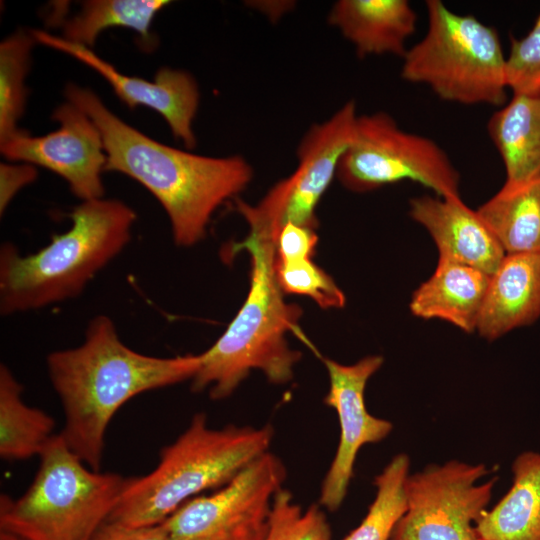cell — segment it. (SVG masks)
Returning a JSON list of instances; mask_svg holds the SVG:
<instances>
[{"instance_id":"6da1fadb","label":"cell","mask_w":540,"mask_h":540,"mask_svg":"<svg viewBox=\"0 0 540 540\" xmlns=\"http://www.w3.org/2000/svg\"><path fill=\"white\" fill-rule=\"evenodd\" d=\"M200 363V355L139 353L122 342L109 316L93 317L80 345L46 359L64 411L61 436L89 468L100 471L105 434L121 406L138 394L192 380Z\"/></svg>"},{"instance_id":"7a4b0ae2","label":"cell","mask_w":540,"mask_h":540,"mask_svg":"<svg viewBox=\"0 0 540 540\" xmlns=\"http://www.w3.org/2000/svg\"><path fill=\"white\" fill-rule=\"evenodd\" d=\"M64 95L98 127L107 155L105 171L129 176L158 200L177 246L200 242L214 212L237 198L253 178L244 157L203 156L160 143L121 120L88 88L70 83Z\"/></svg>"},{"instance_id":"3957f363","label":"cell","mask_w":540,"mask_h":540,"mask_svg":"<svg viewBox=\"0 0 540 540\" xmlns=\"http://www.w3.org/2000/svg\"><path fill=\"white\" fill-rule=\"evenodd\" d=\"M71 227L28 255L12 243L0 249V312H28L79 296L127 246L136 212L118 199L81 201Z\"/></svg>"},{"instance_id":"277c9868","label":"cell","mask_w":540,"mask_h":540,"mask_svg":"<svg viewBox=\"0 0 540 540\" xmlns=\"http://www.w3.org/2000/svg\"><path fill=\"white\" fill-rule=\"evenodd\" d=\"M232 253L246 250L251 257L248 295L225 332L200 354V367L191 388L209 389L213 400L230 396L252 369L260 370L268 381L285 384L293 378V368L301 353L292 350L286 333L297 328L301 308L284 301L275 276V240L250 230Z\"/></svg>"},{"instance_id":"5b68a950","label":"cell","mask_w":540,"mask_h":540,"mask_svg":"<svg viewBox=\"0 0 540 540\" xmlns=\"http://www.w3.org/2000/svg\"><path fill=\"white\" fill-rule=\"evenodd\" d=\"M273 435L270 424L215 429L206 414H195L186 430L162 448L155 469L127 479L109 520L135 527L162 524L186 501L224 486L268 452Z\"/></svg>"},{"instance_id":"8992f818","label":"cell","mask_w":540,"mask_h":540,"mask_svg":"<svg viewBox=\"0 0 540 540\" xmlns=\"http://www.w3.org/2000/svg\"><path fill=\"white\" fill-rule=\"evenodd\" d=\"M17 499L0 498V532L22 540H92L116 508L127 479L89 468L55 434Z\"/></svg>"},{"instance_id":"52a82bcc","label":"cell","mask_w":540,"mask_h":540,"mask_svg":"<svg viewBox=\"0 0 540 540\" xmlns=\"http://www.w3.org/2000/svg\"><path fill=\"white\" fill-rule=\"evenodd\" d=\"M425 4L427 32L407 49L401 77L428 86L444 101L502 107L506 57L496 28L453 12L441 0Z\"/></svg>"},{"instance_id":"ba28073f","label":"cell","mask_w":540,"mask_h":540,"mask_svg":"<svg viewBox=\"0 0 540 540\" xmlns=\"http://www.w3.org/2000/svg\"><path fill=\"white\" fill-rule=\"evenodd\" d=\"M336 176L357 193L412 181L436 196L460 197V174L447 153L432 139L403 130L385 112L358 116Z\"/></svg>"},{"instance_id":"9c48e42d","label":"cell","mask_w":540,"mask_h":540,"mask_svg":"<svg viewBox=\"0 0 540 540\" xmlns=\"http://www.w3.org/2000/svg\"><path fill=\"white\" fill-rule=\"evenodd\" d=\"M357 118L355 102H346L328 120L310 127L298 146L295 171L272 187L256 206L235 198L236 210L251 229L276 240L279 230L289 222L317 228V205L337 174L341 157L353 139Z\"/></svg>"},{"instance_id":"30bf717a","label":"cell","mask_w":540,"mask_h":540,"mask_svg":"<svg viewBox=\"0 0 540 540\" xmlns=\"http://www.w3.org/2000/svg\"><path fill=\"white\" fill-rule=\"evenodd\" d=\"M287 470L266 452L211 495L182 504L162 524L167 540H264Z\"/></svg>"},{"instance_id":"8fae6325","label":"cell","mask_w":540,"mask_h":540,"mask_svg":"<svg viewBox=\"0 0 540 540\" xmlns=\"http://www.w3.org/2000/svg\"><path fill=\"white\" fill-rule=\"evenodd\" d=\"M485 464L451 460L409 474L407 509L390 540H480L475 524L486 510L497 477Z\"/></svg>"},{"instance_id":"7c38bea8","label":"cell","mask_w":540,"mask_h":540,"mask_svg":"<svg viewBox=\"0 0 540 540\" xmlns=\"http://www.w3.org/2000/svg\"><path fill=\"white\" fill-rule=\"evenodd\" d=\"M52 119L59 124L56 130L32 136L21 129L0 143L1 154L10 162L40 166L59 175L81 201L103 198L107 155L98 127L69 101L53 111Z\"/></svg>"},{"instance_id":"4fadbf2b","label":"cell","mask_w":540,"mask_h":540,"mask_svg":"<svg viewBox=\"0 0 540 540\" xmlns=\"http://www.w3.org/2000/svg\"><path fill=\"white\" fill-rule=\"evenodd\" d=\"M383 362L380 355L366 356L352 365L324 359L330 381L324 402L336 411L340 425L338 447L319 498V504L329 511H336L342 505L361 447L382 441L393 429L390 421L371 415L365 405L367 382Z\"/></svg>"},{"instance_id":"5bb4252c","label":"cell","mask_w":540,"mask_h":540,"mask_svg":"<svg viewBox=\"0 0 540 540\" xmlns=\"http://www.w3.org/2000/svg\"><path fill=\"white\" fill-rule=\"evenodd\" d=\"M37 43L68 54L101 75L118 98L129 108L144 106L159 113L175 138L191 150L197 145L192 129L197 114L200 93L196 80L188 72L169 67L160 68L153 81L119 72L99 57L91 48L72 43L61 36L34 29Z\"/></svg>"},{"instance_id":"9a60e30c","label":"cell","mask_w":540,"mask_h":540,"mask_svg":"<svg viewBox=\"0 0 540 540\" xmlns=\"http://www.w3.org/2000/svg\"><path fill=\"white\" fill-rule=\"evenodd\" d=\"M409 215L433 239L438 260L492 275L506 255L477 210L469 208L461 197H414L409 201Z\"/></svg>"},{"instance_id":"2e32d148","label":"cell","mask_w":540,"mask_h":540,"mask_svg":"<svg viewBox=\"0 0 540 540\" xmlns=\"http://www.w3.org/2000/svg\"><path fill=\"white\" fill-rule=\"evenodd\" d=\"M540 318V252L506 254L490 275L476 331L488 341Z\"/></svg>"},{"instance_id":"e0dca14e","label":"cell","mask_w":540,"mask_h":540,"mask_svg":"<svg viewBox=\"0 0 540 540\" xmlns=\"http://www.w3.org/2000/svg\"><path fill=\"white\" fill-rule=\"evenodd\" d=\"M328 22L354 45L360 58L384 54L403 58L417 14L406 0H339Z\"/></svg>"},{"instance_id":"ac0fdd59","label":"cell","mask_w":540,"mask_h":540,"mask_svg":"<svg viewBox=\"0 0 540 540\" xmlns=\"http://www.w3.org/2000/svg\"><path fill=\"white\" fill-rule=\"evenodd\" d=\"M489 280L479 269L438 260L433 274L413 292L409 309L415 317L440 319L473 333Z\"/></svg>"},{"instance_id":"d6986e66","label":"cell","mask_w":540,"mask_h":540,"mask_svg":"<svg viewBox=\"0 0 540 540\" xmlns=\"http://www.w3.org/2000/svg\"><path fill=\"white\" fill-rule=\"evenodd\" d=\"M512 472L508 492L475 524L480 540H540V453L519 454Z\"/></svg>"},{"instance_id":"ffe728a7","label":"cell","mask_w":540,"mask_h":540,"mask_svg":"<svg viewBox=\"0 0 540 540\" xmlns=\"http://www.w3.org/2000/svg\"><path fill=\"white\" fill-rule=\"evenodd\" d=\"M487 130L504 164L505 182L540 175V95L513 94L492 114Z\"/></svg>"},{"instance_id":"44dd1931","label":"cell","mask_w":540,"mask_h":540,"mask_svg":"<svg viewBox=\"0 0 540 540\" xmlns=\"http://www.w3.org/2000/svg\"><path fill=\"white\" fill-rule=\"evenodd\" d=\"M477 212L506 254L540 252V175L505 182Z\"/></svg>"},{"instance_id":"7402d4cb","label":"cell","mask_w":540,"mask_h":540,"mask_svg":"<svg viewBox=\"0 0 540 540\" xmlns=\"http://www.w3.org/2000/svg\"><path fill=\"white\" fill-rule=\"evenodd\" d=\"M23 386L5 364L0 365V456L24 460L39 456L55 435V420L45 411L28 406Z\"/></svg>"},{"instance_id":"603a6c76","label":"cell","mask_w":540,"mask_h":540,"mask_svg":"<svg viewBox=\"0 0 540 540\" xmlns=\"http://www.w3.org/2000/svg\"><path fill=\"white\" fill-rule=\"evenodd\" d=\"M171 2L166 0H88L80 11L62 22V38L91 48L105 29L134 30L148 50L155 46L151 25L157 13Z\"/></svg>"},{"instance_id":"cb8c5ba5","label":"cell","mask_w":540,"mask_h":540,"mask_svg":"<svg viewBox=\"0 0 540 540\" xmlns=\"http://www.w3.org/2000/svg\"><path fill=\"white\" fill-rule=\"evenodd\" d=\"M407 454L395 455L374 479L376 495L361 523L341 540H390L407 509L405 482Z\"/></svg>"},{"instance_id":"d4e9b609","label":"cell","mask_w":540,"mask_h":540,"mask_svg":"<svg viewBox=\"0 0 540 540\" xmlns=\"http://www.w3.org/2000/svg\"><path fill=\"white\" fill-rule=\"evenodd\" d=\"M36 43L31 30H18L0 44V143L21 130L18 122L26 104L25 78Z\"/></svg>"},{"instance_id":"484cf974","label":"cell","mask_w":540,"mask_h":540,"mask_svg":"<svg viewBox=\"0 0 540 540\" xmlns=\"http://www.w3.org/2000/svg\"><path fill=\"white\" fill-rule=\"evenodd\" d=\"M264 540H331V528L320 505L303 510L282 488L273 499Z\"/></svg>"},{"instance_id":"4316f807","label":"cell","mask_w":540,"mask_h":540,"mask_svg":"<svg viewBox=\"0 0 540 540\" xmlns=\"http://www.w3.org/2000/svg\"><path fill=\"white\" fill-rule=\"evenodd\" d=\"M275 276L283 294L310 297L321 308H342L345 295L333 278L311 259L281 262L275 258Z\"/></svg>"},{"instance_id":"83f0119b","label":"cell","mask_w":540,"mask_h":540,"mask_svg":"<svg viewBox=\"0 0 540 540\" xmlns=\"http://www.w3.org/2000/svg\"><path fill=\"white\" fill-rule=\"evenodd\" d=\"M505 74L513 94L540 95V13L527 35L511 37Z\"/></svg>"},{"instance_id":"f1b7e54d","label":"cell","mask_w":540,"mask_h":540,"mask_svg":"<svg viewBox=\"0 0 540 540\" xmlns=\"http://www.w3.org/2000/svg\"><path fill=\"white\" fill-rule=\"evenodd\" d=\"M318 235L315 229L286 223L275 240L276 260L281 262L311 259L316 251Z\"/></svg>"},{"instance_id":"f546056e","label":"cell","mask_w":540,"mask_h":540,"mask_svg":"<svg viewBox=\"0 0 540 540\" xmlns=\"http://www.w3.org/2000/svg\"><path fill=\"white\" fill-rule=\"evenodd\" d=\"M36 166L23 163L11 162L0 164V213L5 212L10 202L26 185L34 182L37 178Z\"/></svg>"},{"instance_id":"4dcf8cb0","label":"cell","mask_w":540,"mask_h":540,"mask_svg":"<svg viewBox=\"0 0 540 540\" xmlns=\"http://www.w3.org/2000/svg\"><path fill=\"white\" fill-rule=\"evenodd\" d=\"M92 540H167L163 524L135 527L117 521H106Z\"/></svg>"},{"instance_id":"1f68e13d","label":"cell","mask_w":540,"mask_h":540,"mask_svg":"<svg viewBox=\"0 0 540 540\" xmlns=\"http://www.w3.org/2000/svg\"><path fill=\"white\" fill-rule=\"evenodd\" d=\"M0 540H22V539L14 536V535L5 533V532H0Z\"/></svg>"}]
</instances>
